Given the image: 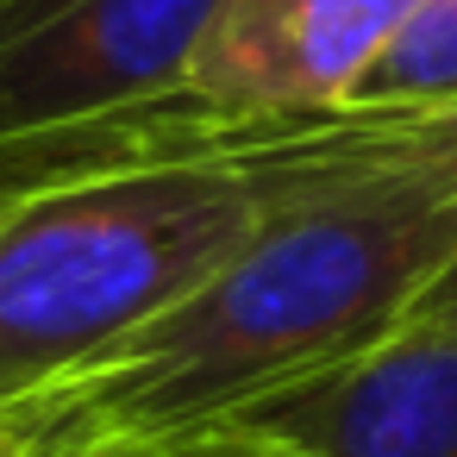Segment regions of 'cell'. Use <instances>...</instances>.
Here are the masks:
<instances>
[{"mask_svg": "<svg viewBox=\"0 0 457 457\" xmlns=\"http://www.w3.org/2000/svg\"><path fill=\"white\" fill-rule=\"evenodd\" d=\"M457 257V138L295 182L182 307L51 388L38 432L182 438L395 338Z\"/></svg>", "mask_w": 457, "mask_h": 457, "instance_id": "cell-1", "label": "cell"}, {"mask_svg": "<svg viewBox=\"0 0 457 457\" xmlns=\"http://www.w3.org/2000/svg\"><path fill=\"white\" fill-rule=\"evenodd\" d=\"M276 188L245 120L182 95L163 151L63 176L0 220V413L32 407L213 282Z\"/></svg>", "mask_w": 457, "mask_h": 457, "instance_id": "cell-2", "label": "cell"}, {"mask_svg": "<svg viewBox=\"0 0 457 457\" xmlns=\"http://www.w3.org/2000/svg\"><path fill=\"white\" fill-rule=\"evenodd\" d=\"M220 7L226 0H0V145L182 101Z\"/></svg>", "mask_w": 457, "mask_h": 457, "instance_id": "cell-3", "label": "cell"}, {"mask_svg": "<svg viewBox=\"0 0 457 457\" xmlns=\"http://www.w3.org/2000/svg\"><path fill=\"white\" fill-rule=\"evenodd\" d=\"M226 426H251L295 457H457V326H401Z\"/></svg>", "mask_w": 457, "mask_h": 457, "instance_id": "cell-4", "label": "cell"}, {"mask_svg": "<svg viewBox=\"0 0 457 457\" xmlns=\"http://www.w3.org/2000/svg\"><path fill=\"white\" fill-rule=\"evenodd\" d=\"M420 0H226L188 101L213 113L345 107Z\"/></svg>", "mask_w": 457, "mask_h": 457, "instance_id": "cell-5", "label": "cell"}, {"mask_svg": "<svg viewBox=\"0 0 457 457\" xmlns=\"http://www.w3.org/2000/svg\"><path fill=\"white\" fill-rule=\"evenodd\" d=\"M182 132V101H163L151 113L113 120V126H88V132H57V138H26V145H0V220H7L20 201H32L38 188L120 163V157H145L163 151Z\"/></svg>", "mask_w": 457, "mask_h": 457, "instance_id": "cell-6", "label": "cell"}, {"mask_svg": "<svg viewBox=\"0 0 457 457\" xmlns=\"http://www.w3.org/2000/svg\"><path fill=\"white\" fill-rule=\"evenodd\" d=\"M345 107H457V0H420Z\"/></svg>", "mask_w": 457, "mask_h": 457, "instance_id": "cell-7", "label": "cell"}, {"mask_svg": "<svg viewBox=\"0 0 457 457\" xmlns=\"http://www.w3.org/2000/svg\"><path fill=\"white\" fill-rule=\"evenodd\" d=\"M26 457H195L188 438H57L38 432Z\"/></svg>", "mask_w": 457, "mask_h": 457, "instance_id": "cell-8", "label": "cell"}, {"mask_svg": "<svg viewBox=\"0 0 457 457\" xmlns=\"http://www.w3.org/2000/svg\"><path fill=\"white\" fill-rule=\"evenodd\" d=\"M195 457H288L282 445H270L263 432L251 426H201V432H182Z\"/></svg>", "mask_w": 457, "mask_h": 457, "instance_id": "cell-9", "label": "cell"}, {"mask_svg": "<svg viewBox=\"0 0 457 457\" xmlns=\"http://www.w3.org/2000/svg\"><path fill=\"white\" fill-rule=\"evenodd\" d=\"M407 326H457V257H451V270L420 295V307H413Z\"/></svg>", "mask_w": 457, "mask_h": 457, "instance_id": "cell-10", "label": "cell"}, {"mask_svg": "<svg viewBox=\"0 0 457 457\" xmlns=\"http://www.w3.org/2000/svg\"><path fill=\"white\" fill-rule=\"evenodd\" d=\"M38 445V407H7L0 413V457H26Z\"/></svg>", "mask_w": 457, "mask_h": 457, "instance_id": "cell-11", "label": "cell"}, {"mask_svg": "<svg viewBox=\"0 0 457 457\" xmlns=\"http://www.w3.org/2000/svg\"><path fill=\"white\" fill-rule=\"evenodd\" d=\"M270 445H276V438H270ZM288 457H295V451H288Z\"/></svg>", "mask_w": 457, "mask_h": 457, "instance_id": "cell-12", "label": "cell"}]
</instances>
